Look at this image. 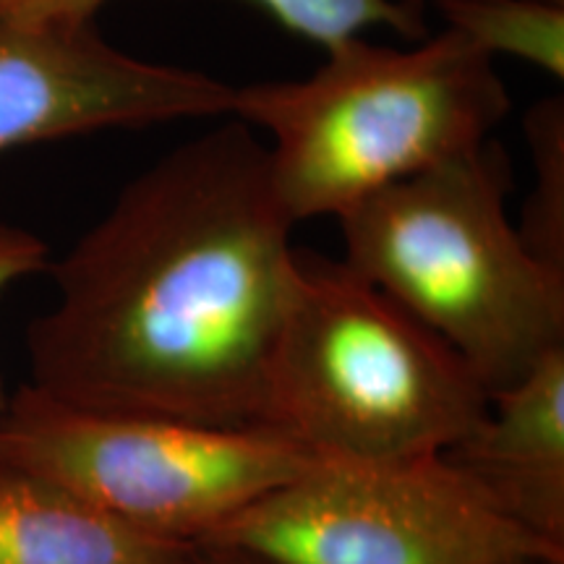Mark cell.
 Listing matches in <instances>:
<instances>
[{
	"label": "cell",
	"instance_id": "cell-3",
	"mask_svg": "<svg viewBox=\"0 0 564 564\" xmlns=\"http://www.w3.org/2000/svg\"><path fill=\"white\" fill-rule=\"evenodd\" d=\"M510 186L486 141L337 217L343 262L440 335L489 398L564 348V272L520 238Z\"/></svg>",
	"mask_w": 564,
	"mask_h": 564
},
{
	"label": "cell",
	"instance_id": "cell-7",
	"mask_svg": "<svg viewBox=\"0 0 564 564\" xmlns=\"http://www.w3.org/2000/svg\"><path fill=\"white\" fill-rule=\"evenodd\" d=\"M236 87L137 58L95 21L0 19V152L110 129L228 118Z\"/></svg>",
	"mask_w": 564,
	"mask_h": 564
},
{
	"label": "cell",
	"instance_id": "cell-16",
	"mask_svg": "<svg viewBox=\"0 0 564 564\" xmlns=\"http://www.w3.org/2000/svg\"><path fill=\"white\" fill-rule=\"evenodd\" d=\"M3 6H6V0H0V13H3Z\"/></svg>",
	"mask_w": 564,
	"mask_h": 564
},
{
	"label": "cell",
	"instance_id": "cell-6",
	"mask_svg": "<svg viewBox=\"0 0 564 564\" xmlns=\"http://www.w3.org/2000/svg\"><path fill=\"white\" fill-rule=\"evenodd\" d=\"M207 541L267 564H564L444 453L314 457Z\"/></svg>",
	"mask_w": 564,
	"mask_h": 564
},
{
	"label": "cell",
	"instance_id": "cell-1",
	"mask_svg": "<svg viewBox=\"0 0 564 564\" xmlns=\"http://www.w3.org/2000/svg\"><path fill=\"white\" fill-rule=\"evenodd\" d=\"M293 228L257 131L228 116L183 141L47 264L58 299L26 329L30 387L87 411L257 426Z\"/></svg>",
	"mask_w": 564,
	"mask_h": 564
},
{
	"label": "cell",
	"instance_id": "cell-13",
	"mask_svg": "<svg viewBox=\"0 0 564 564\" xmlns=\"http://www.w3.org/2000/svg\"><path fill=\"white\" fill-rule=\"evenodd\" d=\"M47 246L37 236L13 225H0V295L26 274L47 270ZM0 392V408H3Z\"/></svg>",
	"mask_w": 564,
	"mask_h": 564
},
{
	"label": "cell",
	"instance_id": "cell-11",
	"mask_svg": "<svg viewBox=\"0 0 564 564\" xmlns=\"http://www.w3.org/2000/svg\"><path fill=\"white\" fill-rule=\"evenodd\" d=\"M444 30L468 40L476 51L510 55L564 79V3L554 0H434Z\"/></svg>",
	"mask_w": 564,
	"mask_h": 564
},
{
	"label": "cell",
	"instance_id": "cell-2",
	"mask_svg": "<svg viewBox=\"0 0 564 564\" xmlns=\"http://www.w3.org/2000/svg\"><path fill=\"white\" fill-rule=\"evenodd\" d=\"M314 74L236 87L230 116L264 131L274 192L299 225L478 150L510 112L489 55L453 30L411 47L366 34Z\"/></svg>",
	"mask_w": 564,
	"mask_h": 564
},
{
	"label": "cell",
	"instance_id": "cell-4",
	"mask_svg": "<svg viewBox=\"0 0 564 564\" xmlns=\"http://www.w3.org/2000/svg\"><path fill=\"white\" fill-rule=\"evenodd\" d=\"M489 411L457 352L343 259L295 249L257 426L316 457L442 455Z\"/></svg>",
	"mask_w": 564,
	"mask_h": 564
},
{
	"label": "cell",
	"instance_id": "cell-10",
	"mask_svg": "<svg viewBox=\"0 0 564 564\" xmlns=\"http://www.w3.org/2000/svg\"><path fill=\"white\" fill-rule=\"evenodd\" d=\"M108 0H6L0 19L95 21ZM299 37L322 51L371 30H392L408 40L423 37L415 6L403 0H251Z\"/></svg>",
	"mask_w": 564,
	"mask_h": 564
},
{
	"label": "cell",
	"instance_id": "cell-17",
	"mask_svg": "<svg viewBox=\"0 0 564 564\" xmlns=\"http://www.w3.org/2000/svg\"><path fill=\"white\" fill-rule=\"evenodd\" d=\"M525 564H533V562H525Z\"/></svg>",
	"mask_w": 564,
	"mask_h": 564
},
{
	"label": "cell",
	"instance_id": "cell-5",
	"mask_svg": "<svg viewBox=\"0 0 564 564\" xmlns=\"http://www.w3.org/2000/svg\"><path fill=\"white\" fill-rule=\"evenodd\" d=\"M314 457L264 426L87 411L30 384L0 408V463L175 544L207 541Z\"/></svg>",
	"mask_w": 564,
	"mask_h": 564
},
{
	"label": "cell",
	"instance_id": "cell-14",
	"mask_svg": "<svg viewBox=\"0 0 564 564\" xmlns=\"http://www.w3.org/2000/svg\"><path fill=\"white\" fill-rule=\"evenodd\" d=\"M178 564H267L257 556L232 549L225 544H215V541H196L183 549Z\"/></svg>",
	"mask_w": 564,
	"mask_h": 564
},
{
	"label": "cell",
	"instance_id": "cell-12",
	"mask_svg": "<svg viewBox=\"0 0 564 564\" xmlns=\"http://www.w3.org/2000/svg\"><path fill=\"white\" fill-rule=\"evenodd\" d=\"M533 188L523 204L520 238L535 259L564 272V105L562 97L541 100L525 116Z\"/></svg>",
	"mask_w": 564,
	"mask_h": 564
},
{
	"label": "cell",
	"instance_id": "cell-8",
	"mask_svg": "<svg viewBox=\"0 0 564 564\" xmlns=\"http://www.w3.org/2000/svg\"><path fill=\"white\" fill-rule=\"evenodd\" d=\"M447 460L507 520L564 552V348L489 398Z\"/></svg>",
	"mask_w": 564,
	"mask_h": 564
},
{
	"label": "cell",
	"instance_id": "cell-15",
	"mask_svg": "<svg viewBox=\"0 0 564 564\" xmlns=\"http://www.w3.org/2000/svg\"><path fill=\"white\" fill-rule=\"evenodd\" d=\"M403 3H411V6H419V0H403ZM554 3H564V0H554Z\"/></svg>",
	"mask_w": 564,
	"mask_h": 564
},
{
	"label": "cell",
	"instance_id": "cell-9",
	"mask_svg": "<svg viewBox=\"0 0 564 564\" xmlns=\"http://www.w3.org/2000/svg\"><path fill=\"white\" fill-rule=\"evenodd\" d=\"M186 546L131 531L61 486L0 463V564H178Z\"/></svg>",
	"mask_w": 564,
	"mask_h": 564
}]
</instances>
